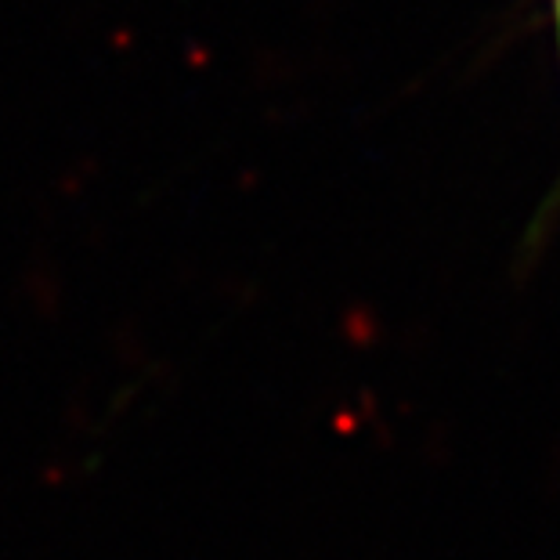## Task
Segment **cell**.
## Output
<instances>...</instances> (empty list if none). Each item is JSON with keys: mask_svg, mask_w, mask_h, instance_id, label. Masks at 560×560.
Instances as JSON below:
<instances>
[{"mask_svg": "<svg viewBox=\"0 0 560 560\" xmlns=\"http://www.w3.org/2000/svg\"><path fill=\"white\" fill-rule=\"evenodd\" d=\"M553 11H557V26H560V0H553Z\"/></svg>", "mask_w": 560, "mask_h": 560, "instance_id": "obj_1", "label": "cell"}]
</instances>
